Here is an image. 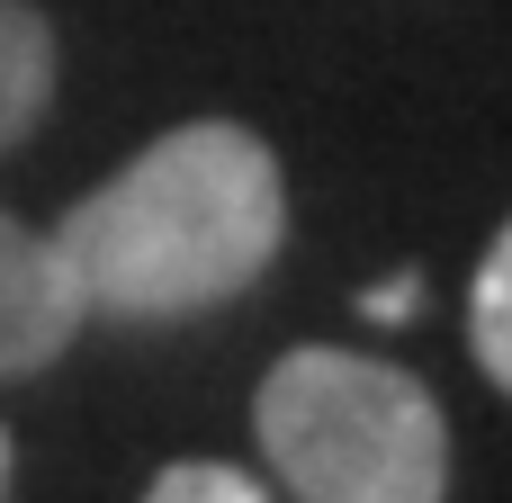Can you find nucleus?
Wrapping results in <instances>:
<instances>
[{
    "mask_svg": "<svg viewBox=\"0 0 512 503\" xmlns=\"http://www.w3.org/2000/svg\"><path fill=\"white\" fill-rule=\"evenodd\" d=\"M81 315L117 324H180L234 306L270 279L288 243V180L279 153L234 117H189L153 135L126 171H108L54 234Z\"/></svg>",
    "mask_w": 512,
    "mask_h": 503,
    "instance_id": "1",
    "label": "nucleus"
},
{
    "mask_svg": "<svg viewBox=\"0 0 512 503\" xmlns=\"http://www.w3.org/2000/svg\"><path fill=\"white\" fill-rule=\"evenodd\" d=\"M252 432L297 503H450V423L396 360L297 342L261 378Z\"/></svg>",
    "mask_w": 512,
    "mask_h": 503,
    "instance_id": "2",
    "label": "nucleus"
},
{
    "mask_svg": "<svg viewBox=\"0 0 512 503\" xmlns=\"http://www.w3.org/2000/svg\"><path fill=\"white\" fill-rule=\"evenodd\" d=\"M72 333H81V306H72V279H63L54 243L0 207V378L54 369L72 351Z\"/></svg>",
    "mask_w": 512,
    "mask_h": 503,
    "instance_id": "3",
    "label": "nucleus"
},
{
    "mask_svg": "<svg viewBox=\"0 0 512 503\" xmlns=\"http://www.w3.org/2000/svg\"><path fill=\"white\" fill-rule=\"evenodd\" d=\"M54 108V27L27 0H0V153L36 135V117Z\"/></svg>",
    "mask_w": 512,
    "mask_h": 503,
    "instance_id": "4",
    "label": "nucleus"
},
{
    "mask_svg": "<svg viewBox=\"0 0 512 503\" xmlns=\"http://www.w3.org/2000/svg\"><path fill=\"white\" fill-rule=\"evenodd\" d=\"M468 342H477V369L512 396V225L486 243V261H477V288H468Z\"/></svg>",
    "mask_w": 512,
    "mask_h": 503,
    "instance_id": "5",
    "label": "nucleus"
},
{
    "mask_svg": "<svg viewBox=\"0 0 512 503\" xmlns=\"http://www.w3.org/2000/svg\"><path fill=\"white\" fill-rule=\"evenodd\" d=\"M144 503H270V486L243 477V468H225V459H180V468L153 477Z\"/></svg>",
    "mask_w": 512,
    "mask_h": 503,
    "instance_id": "6",
    "label": "nucleus"
},
{
    "mask_svg": "<svg viewBox=\"0 0 512 503\" xmlns=\"http://www.w3.org/2000/svg\"><path fill=\"white\" fill-rule=\"evenodd\" d=\"M360 315H369V324H405V315H423V279H414V270L378 279V288L360 297Z\"/></svg>",
    "mask_w": 512,
    "mask_h": 503,
    "instance_id": "7",
    "label": "nucleus"
},
{
    "mask_svg": "<svg viewBox=\"0 0 512 503\" xmlns=\"http://www.w3.org/2000/svg\"><path fill=\"white\" fill-rule=\"evenodd\" d=\"M0 495H9V441H0Z\"/></svg>",
    "mask_w": 512,
    "mask_h": 503,
    "instance_id": "8",
    "label": "nucleus"
}]
</instances>
